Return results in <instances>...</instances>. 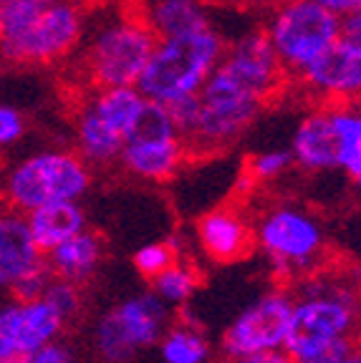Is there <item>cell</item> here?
I'll return each instance as SVG.
<instances>
[{"label":"cell","mask_w":361,"mask_h":363,"mask_svg":"<svg viewBox=\"0 0 361 363\" xmlns=\"http://www.w3.org/2000/svg\"><path fill=\"white\" fill-rule=\"evenodd\" d=\"M359 104H361V101H359Z\"/></svg>","instance_id":"38"},{"label":"cell","mask_w":361,"mask_h":363,"mask_svg":"<svg viewBox=\"0 0 361 363\" xmlns=\"http://www.w3.org/2000/svg\"><path fill=\"white\" fill-rule=\"evenodd\" d=\"M288 152L293 157V164L303 172L336 169L339 142H336V129H333L328 104H318L298 121Z\"/></svg>","instance_id":"16"},{"label":"cell","mask_w":361,"mask_h":363,"mask_svg":"<svg viewBox=\"0 0 361 363\" xmlns=\"http://www.w3.org/2000/svg\"><path fill=\"white\" fill-rule=\"evenodd\" d=\"M339 142L336 169L349 177L361 172V104H328Z\"/></svg>","instance_id":"24"},{"label":"cell","mask_w":361,"mask_h":363,"mask_svg":"<svg viewBox=\"0 0 361 363\" xmlns=\"http://www.w3.org/2000/svg\"><path fill=\"white\" fill-rule=\"evenodd\" d=\"M266 33L286 74L296 76L341 38V18L316 0H281Z\"/></svg>","instance_id":"7"},{"label":"cell","mask_w":361,"mask_h":363,"mask_svg":"<svg viewBox=\"0 0 361 363\" xmlns=\"http://www.w3.org/2000/svg\"><path fill=\"white\" fill-rule=\"evenodd\" d=\"M323 8H328L331 13H336L339 18H344L346 13H354L361 8V0H316Z\"/></svg>","instance_id":"34"},{"label":"cell","mask_w":361,"mask_h":363,"mask_svg":"<svg viewBox=\"0 0 361 363\" xmlns=\"http://www.w3.org/2000/svg\"><path fill=\"white\" fill-rule=\"evenodd\" d=\"M225 48V40L212 26L172 38H157L152 56L136 81V89L149 101L164 106L177 99L198 96L215 66L222 61Z\"/></svg>","instance_id":"2"},{"label":"cell","mask_w":361,"mask_h":363,"mask_svg":"<svg viewBox=\"0 0 361 363\" xmlns=\"http://www.w3.org/2000/svg\"><path fill=\"white\" fill-rule=\"evenodd\" d=\"M6 3H8V0H0V11H3V6H6Z\"/></svg>","instance_id":"37"},{"label":"cell","mask_w":361,"mask_h":363,"mask_svg":"<svg viewBox=\"0 0 361 363\" xmlns=\"http://www.w3.org/2000/svg\"><path fill=\"white\" fill-rule=\"evenodd\" d=\"M180 257V247H177V240H154L136 247L134 257H131V265L139 272L141 278H157L164 267H170L172 262Z\"/></svg>","instance_id":"26"},{"label":"cell","mask_w":361,"mask_h":363,"mask_svg":"<svg viewBox=\"0 0 361 363\" xmlns=\"http://www.w3.org/2000/svg\"><path fill=\"white\" fill-rule=\"evenodd\" d=\"M76 147H79V157L86 164H114L122 157V147H124V136L117 129L107 124V121L89 106V101L81 106L79 116H76Z\"/></svg>","instance_id":"21"},{"label":"cell","mask_w":361,"mask_h":363,"mask_svg":"<svg viewBox=\"0 0 361 363\" xmlns=\"http://www.w3.org/2000/svg\"><path fill=\"white\" fill-rule=\"evenodd\" d=\"M333 363H361V343H356L351 351H346L339 361H333Z\"/></svg>","instance_id":"35"},{"label":"cell","mask_w":361,"mask_h":363,"mask_svg":"<svg viewBox=\"0 0 361 363\" xmlns=\"http://www.w3.org/2000/svg\"><path fill=\"white\" fill-rule=\"evenodd\" d=\"M293 79L318 104H359L361 45L346 38L333 40L316 61H311Z\"/></svg>","instance_id":"11"},{"label":"cell","mask_w":361,"mask_h":363,"mask_svg":"<svg viewBox=\"0 0 361 363\" xmlns=\"http://www.w3.org/2000/svg\"><path fill=\"white\" fill-rule=\"evenodd\" d=\"M187 149L180 134L167 136H129L122 147V167L144 182H167L185 164Z\"/></svg>","instance_id":"15"},{"label":"cell","mask_w":361,"mask_h":363,"mask_svg":"<svg viewBox=\"0 0 361 363\" xmlns=\"http://www.w3.org/2000/svg\"><path fill=\"white\" fill-rule=\"evenodd\" d=\"M291 167H293V157L288 149H268V152H260L248 159L245 174L255 184H263V182H273L283 177Z\"/></svg>","instance_id":"27"},{"label":"cell","mask_w":361,"mask_h":363,"mask_svg":"<svg viewBox=\"0 0 361 363\" xmlns=\"http://www.w3.org/2000/svg\"><path fill=\"white\" fill-rule=\"evenodd\" d=\"M26 134V119L18 108L0 104V149L13 147L16 142H21V136Z\"/></svg>","instance_id":"30"},{"label":"cell","mask_w":361,"mask_h":363,"mask_svg":"<svg viewBox=\"0 0 361 363\" xmlns=\"http://www.w3.org/2000/svg\"><path fill=\"white\" fill-rule=\"evenodd\" d=\"M162 363H208L212 346L203 328L190 320L167 325L157 343Z\"/></svg>","instance_id":"23"},{"label":"cell","mask_w":361,"mask_h":363,"mask_svg":"<svg viewBox=\"0 0 361 363\" xmlns=\"http://www.w3.org/2000/svg\"><path fill=\"white\" fill-rule=\"evenodd\" d=\"M293 293L283 288L266 290L250 306L232 318L222 333V353L230 361L253 356V353L283 351L291 320Z\"/></svg>","instance_id":"10"},{"label":"cell","mask_w":361,"mask_h":363,"mask_svg":"<svg viewBox=\"0 0 361 363\" xmlns=\"http://www.w3.org/2000/svg\"><path fill=\"white\" fill-rule=\"evenodd\" d=\"M63 325L66 320L45 298L13 301L0 308V328L13 351L23 356H31L38 348L48 346L51 340H58Z\"/></svg>","instance_id":"14"},{"label":"cell","mask_w":361,"mask_h":363,"mask_svg":"<svg viewBox=\"0 0 361 363\" xmlns=\"http://www.w3.org/2000/svg\"><path fill=\"white\" fill-rule=\"evenodd\" d=\"M43 260L45 255L31 235L26 215L11 207L0 212V290H11L21 275Z\"/></svg>","instance_id":"17"},{"label":"cell","mask_w":361,"mask_h":363,"mask_svg":"<svg viewBox=\"0 0 361 363\" xmlns=\"http://www.w3.org/2000/svg\"><path fill=\"white\" fill-rule=\"evenodd\" d=\"M91 187V167L76 152H38L21 159L0 182L3 202L28 215L41 204L74 199L79 202Z\"/></svg>","instance_id":"5"},{"label":"cell","mask_w":361,"mask_h":363,"mask_svg":"<svg viewBox=\"0 0 361 363\" xmlns=\"http://www.w3.org/2000/svg\"><path fill=\"white\" fill-rule=\"evenodd\" d=\"M170 325V306L152 290L131 295L107 311L94 328V351L104 363H129L154 348Z\"/></svg>","instance_id":"8"},{"label":"cell","mask_w":361,"mask_h":363,"mask_svg":"<svg viewBox=\"0 0 361 363\" xmlns=\"http://www.w3.org/2000/svg\"><path fill=\"white\" fill-rule=\"evenodd\" d=\"M139 8L157 38H172L212 26L203 0H147Z\"/></svg>","instance_id":"20"},{"label":"cell","mask_w":361,"mask_h":363,"mask_svg":"<svg viewBox=\"0 0 361 363\" xmlns=\"http://www.w3.org/2000/svg\"><path fill=\"white\" fill-rule=\"evenodd\" d=\"M104 257V242L94 230H81L74 238L63 240L61 245L45 252V265L51 267L53 278L84 285L96 275Z\"/></svg>","instance_id":"18"},{"label":"cell","mask_w":361,"mask_h":363,"mask_svg":"<svg viewBox=\"0 0 361 363\" xmlns=\"http://www.w3.org/2000/svg\"><path fill=\"white\" fill-rule=\"evenodd\" d=\"M268 104L217 63L198 94V116L185 144L190 154H217L253 126Z\"/></svg>","instance_id":"3"},{"label":"cell","mask_w":361,"mask_h":363,"mask_svg":"<svg viewBox=\"0 0 361 363\" xmlns=\"http://www.w3.org/2000/svg\"><path fill=\"white\" fill-rule=\"evenodd\" d=\"M354 184H356V189L361 192V172H359V174H354Z\"/></svg>","instance_id":"36"},{"label":"cell","mask_w":361,"mask_h":363,"mask_svg":"<svg viewBox=\"0 0 361 363\" xmlns=\"http://www.w3.org/2000/svg\"><path fill=\"white\" fill-rule=\"evenodd\" d=\"M81 285L76 283H68V280H61V278H53L51 285L45 288L43 298L56 308V313L63 318V320H71V318L79 315L81 311Z\"/></svg>","instance_id":"28"},{"label":"cell","mask_w":361,"mask_h":363,"mask_svg":"<svg viewBox=\"0 0 361 363\" xmlns=\"http://www.w3.org/2000/svg\"><path fill=\"white\" fill-rule=\"evenodd\" d=\"M84 35V8L76 0H53L31 26L0 40V58L13 66H48L71 56Z\"/></svg>","instance_id":"9"},{"label":"cell","mask_w":361,"mask_h":363,"mask_svg":"<svg viewBox=\"0 0 361 363\" xmlns=\"http://www.w3.org/2000/svg\"><path fill=\"white\" fill-rule=\"evenodd\" d=\"M51 280H53V272L43 260L41 265L31 267L26 275H21V278L11 285V295L16 301H36V298H43L45 288L51 285Z\"/></svg>","instance_id":"29"},{"label":"cell","mask_w":361,"mask_h":363,"mask_svg":"<svg viewBox=\"0 0 361 363\" xmlns=\"http://www.w3.org/2000/svg\"><path fill=\"white\" fill-rule=\"evenodd\" d=\"M195 240L210 260L227 265L250 255L255 245V225L237 207H215L198 220Z\"/></svg>","instance_id":"13"},{"label":"cell","mask_w":361,"mask_h":363,"mask_svg":"<svg viewBox=\"0 0 361 363\" xmlns=\"http://www.w3.org/2000/svg\"><path fill=\"white\" fill-rule=\"evenodd\" d=\"M152 283V293L157 295L164 306L182 308L192 301V295L200 288V272L177 257L170 267H164L157 278L149 280Z\"/></svg>","instance_id":"25"},{"label":"cell","mask_w":361,"mask_h":363,"mask_svg":"<svg viewBox=\"0 0 361 363\" xmlns=\"http://www.w3.org/2000/svg\"><path fill=\"white\" fill-rule=\"evenodd\" d=\"M154 45L157 35L141 16V8H126L91 38L84 53L86 81L91 89L136 86Z\"/></svg>","instance_id":"4"},{"label":"cell","mask_w":361,"mask_h":363,"mask_svg":"<svg viewBox=\"0 0 361 363\" xmlns=\"http://www.w3.org/2000/svg\"><path fill=\"white\" fill-rule=\"evenodd\" d=\"M341 38L361 45V8L341 18Z\"/></svg>","instance_id":"32"},{"label":"cell","mask_w":361,"mask_h":363,"mask_svg":"<svg viewBox=\"0 0 361 363\" xmlns=\"http://www.w3.org/2000/svg\"><path fill=\"white\" fill-rule=\"evenodd\" d=\"M89 106L94 108L112 129L129 136L134 124L139 121L141 111L147 106V96L136 86H112V89H94L89 99Z\"/></svg>","instance_id":"22"},{"label":"cell","mask_w":361,"mask_h":363,"mask_svg":"<svg viewBox=\"0 0 361 363\" xmlns=\"http://www.w3.org/2000/svg\"><path fill=\"white\" fill-rule=\"evenodd\" d=\"M255 245L263 250L276 275L298 278L316 270L326 250V235L311 212L293 204H278L255 225Z\"/></svg>","instance_id":"6"},{"label":"cell","mask_w":361,"mask_h":363,"mask_svg":"<svg viewBox=\"0 0 361 363\" xmlns=\"http://www.w3.org/2000/svg\"><path fill=\"white\" fill-rule=\"evenodd\" d=\"M220 66L230 71L243 86H248L253 94H258L266 104L278 99L286 89L288 74L273 51L266 28L250 30L232 45H227Z\"/></svg>","instance_id":"12"},{"label":"cell","mask_w":361,"mask_h":363,"mask_svg":"<svg viewBox=\"0 0 361 363\" xmlns=\"http://www.w3.org/2000/svg\"><path fill=\"white\" fill-rule=\"evenodd\" d=\"M232 363H293L286 356V351H268V353H253V356L237 358Z\"/></svg>","instance_id":"33"},{"label":"cell","mask_w":361,"mask_h":363,"mask_svg":"<svg viewBox=\"0 0 361 363\" xmlns=\"http://www.w3.org/2000/svg\"><path fill=\"white\" fill-rule=\"evenodd\" d=\"M33 235L36 245L41 247V252H51L56 245H61L63 240L74 238L76 233L86 230V212L79 202L74 199H58V202L41 204L36 210H31L26 215Z\"/></svg>","instance_id":"19"},{"label":"cell","mask_w":361,"mask_h":363,"mask_svg":"<svg viewBox=\"0 0 361 363\" xmlns=\"http://www.w3.org/2000/svg\"><path fill=\"white\" fill-rule=\"evenodd\" d=\"M26 363H76V356L63 340H51L48 346L31 353Z\"/></svg>","instance_id":"31"},{"label":"cell","mask_w":361,"mask_h":363,"mask_svg":"<svg viewBox=\"0 0 361 363\" xmlns=\"http://www.w3.org/2000/svg\"><path fill=\"white\" fill-rule=\"evenodd\" d=\"M361 295L336 275H313L293 295L283 351L293 363H333L356 346Z\"/></svg>","instance_id":"1"}]
</instances>
